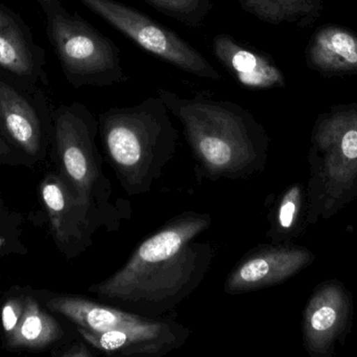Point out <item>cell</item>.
<instances>
[{
    "label": "cell",
    "instance_id": "obj_20",
    "mask_svg": "<svg viewBox=\"0 0 357 357\" xmlns=\"http://www.w3.org/2000/svg\"><path fill=\"white\" fill-rule=\"evenodd\" d=\"M52 356L56 357H94L100 356L89 344L86 343L79 335V339H73L68 343L52 350Z\"/></svg>",
    "mask_w": 357,
    "mask_h": 357
},
{
    "label": "cell",
    "instance_id": "obj_10",
    "mask_svg": "<svg viewBox=\"0 0 357 357\" xmlns=\"http://www.w3.org/2000/svg\"><path fill=\"white\" fill-rule=\"evenodd\" d=\"M38 191L56 249L69 259L85 253L93 245L94 235L102 230L93 216L73 196L56 170L43 176Z\"/></svg>",
    "mask_w": 357,
    "mask_h": 357
},
{
    "label": "cell",
    "instance_id": "obj_15",
    "mask_svg": "<svg viewBox=\"0 0 357 357\" xmlns=\"http://www.w3.org/2000/svg\"><path fill=\"white\" fill-rule=\"evenodd\" d=\"M26 254L22 217L8 207L0 191V258Z\"/></svg>",
    "mask_w": 357,
    "mask_h": 357
},
{
    "label": "cell",
    "instance_id": "obj_8",
    "mask_svg": "<svg viewBox=\"0 0 357 357\" xmlns=\"http://www.w3.org/2000/svg\"><path fill=\"white\" fill-rule=\"evenodd\" d=\"M61 316L48 310L35 289L10 287L0 299V337L10 352L54 350L75 339Z\"/></svg>",
    "mask_w": 357,
    "mask_h": 357
},
{
    "label": "cell",
    "instance_id": "obj_22",
    "mask_svg": "<svg viewBox=\"0 0 357 357\" xmlns=\"http://www.w3.org/2000/svg\"><path fill=\"white\" fill-rule=\"evenodd\" d=\"M342 151L349 159H357V130L350 129L342 138Z\"/></svg>",
    "mask_w": 357,
    "mask_h": 357
},
{
    "label": "cell",
    "instance_id": "obj_5",
    "mask_svg": "<svg viewBox=\"0 0 357 357\" xmlns=\"http://www.w3.org/2000/svg\"><path fill=\"white\" fill-rule=\"evenodd\" d=\"M98 136V119L86 105L73 102L54 109L50 156L56 171L102 230L117 232L123 221L132 217L131 203L113 199V184L102 169L105 159Z\"/></svg>",
    "mask_w": 357,
    "mask_h": 357
},
{
    "label": "cell",
    "instance_id": "obj_18",
    "mask_svg": "<svg viewBox=\"0 0 357 357\" xmlns=\"http://www.w3.org/2000/svg\"><path fill=\"white\" fill-rule=\"evenodd\" d=\"M300 203V191L294 187L282 197L277 213V226L281 231H289L293 228Z\"/></svg>",
    "mask_w": 357,
    "mask_h": 357
},
{
    "label": "cell",
    "instance_id": "obj_16",
    "mask_svg": "<svg viewBox=\"0 0 357 357\" xmlns=\"http://www.w3.org/2000/svg\"><path fill=\"white\" fill-rule=\"evenodd\" d=\"M165 16L189 27H201L212 10L211 0H144Z\"/></svg>",
    "mask_w": 357,
    "mask_h": 357
},
{
    "label": "cell",
    "instance_id": "obj_3",
    "mask_svg": "<svg viewBox=\"0 0 357 357\" xmlns=\"http://www.w3.org/2000/svg\"><path fill=\"white\" fill-rule=\"evenodd\" d=\"M172 117L157 94L98 115L105 161L129 196L150 192L175 156L178 131Z\"/></svg>",
    "mask_w": 357,
    "mask_h": 357
},
{
    "label": "cell",
    "instance_id": "obj_17",
    "mask_svg": "<svg viewBox=\"0 0 357 357\" xmlns=\"http://www.w3.org/2000/svg\"><path fill=\"white\" fill-rule=\"evenodd\" d=\"M248 14L270 23L293 20L307 10V0H237Z\"/></svg>",
    "mask_w": 357,
    "mask_h": 357
},
{
    "label": "cell",
    "instance_id": "obj_2",
    "mask_svg": "<svg viewBox=\"0 0 357 357\" xmlns=\"http://www.w3.org/2000/svg\"><path fill=\"white\" fill-rule=\"evenodd\" d=\"M156 94L180 122L204 177L212 182L245 180L261 171L268 140L247 108L205 92L185 96L159 88Z\"/></svg>",
    "mask_w": 357,
    "mask_h": 357
},
{
    "label": "cell",
    "instance_id": "obj_11",
    "mask_svg": "<svg viewBox=\"0 0 357 357\" xmlns=\"http://www.w3.org/2000/svg\"><path fill=\"white\" fill-rule=\"evenodd\" d=\"M45 52L29 25L0 2V75L25 89L47 86Z\"/></svg>",
    "mask_w": 357,
    "mask_h": 357
},
{
    "label": "cell",
    "instance_id": "obj_4",
    "mask_svg": "<svg viewBox=\"0 0 357 357\" xmlns=\"http://www.w3.org/2000/svg\"><path fill=\"white\" fill-rule=\"evenodd\" d=\"M44 306L66 320L100 354L163 357L180 349L190 329L174 318H149L98 299L35 289Z\"/></svg>",
    "mask_w": 357,
    "mask_h": 357
},
{
    "label": "cell",
    "instance_id": "obj_9",
    "mask_svg": "<svg viewBox=\"0 0 357 357\" xmlns=\"http://www.w3.org/2000/svg\"><path fill=\"white\" fill-rule=\"evenodd\" d=\"M52 113L41 88L25 89L0 75V133L33 165L50 155Z\"/></svg>",
    "mask_w": 357,
    "mask_h": 357
},
{
    "label": "cell",
    "instance_id": "obj_6",
    "mask_svg": "<svg viewBox=\"0 0 357 357\" xmlns=\"http://www.w3.org/2000/svg\"><path fill=\"white\" fill-rule=\"evenodd\" d=\"M45 17L46 35L63 73L75 88L110 87L129 80L121 50L61 0H37Z\"/></svg>",
    "mask_w": 357,
    "mask_h": 357
},
{
    "label": "cell",
    "instance_id": "obj_21",
    "mask_svg": "<svg viewBox=\"0 0 357 357\" xmlns=\"http://www.w3.org/2000/svg\"><path fill=\"white\" fill-rule=\"evenodd\" d=\"M0 165L33 167V163L0 133Z\"/></svg>",
    "mask_w": 357,
    "mask_h": 357
},
{
    "label": "cell",
    "instance_id": "obj_12",
    "mask_svg": "<svg viewBox=\"0 0 357 357\" xmlns=\"http://www.w3.org/2000/svg\"><path fill=\"white\" fill-rule=\"evenodd\" d=\"M303 252L282 247L259 245L248 251L227 275L224 291L238 296L282 282L305 261Z\"/></svg>",
    "mask_w": 357,
    "mask_h": 357
},
{
    "label": "cell",
    "instance_id": "obj_19",
    "mask_svg": "<svg viewBox=\"0 0 357 357\" xmlns=\"http://www.w3.org/2000/svg\"><path fill=\"white\" fill-rule=\"evenodd\" d=\"M337 322V312L333 306H319L310 316V327L316 333H324L331 330Z\"/></svg>",
    "mask_w": 357,
    "mask_h": 357
},
{
    "label": "cell",
    "instance_id": "obj_14",
    "mask_svg": "<svg viewBox=\"0 0 357 357\" xmlns=\"http://www.w3.org/2000/svg\"><path fill=\"white\" fill-rule=\"evenodd\" d=\"M310 59L324 71H357V37L337 27L324 29L316 36Z\"/></svg>",
    "mask_w": 357,
    "mask_h": 357
},
{
    "label": "cell",
    "instance_id": "obj_1",
    "mask_svg": "<svg viewBox=\"0 0 357 357\" xmlns=\"http://www.w3.org/2000/svg\"><path fill=\"white\" fill-rule=\"evenodd\" d=\"M212 222L208 213L174 216L135 247L123 268L88 291L100 301L142 316L172 318L211 268L213 247L197 239Z\"/></svg>",
    "mask_w": 357,
    "mask_h": 357
},
{
    "label": "cell",
    "instance_id": "obj_13",
    "mask_svg": "<svg viewBox=\"0 0 357 357\" xmlns=\"http://www.w3.org/2000/svg\"><path fill=\"white\" fill-rule=\"evenodd\" d=\"M211 46L216 60L243 87L264 90L284 85L282 73L268 57L243 45L229 34L216 35Z\"/></svg>",
    "mask_w": 357,
    "mask_h": 357
},
{
    "label": "cell",
    "instance_id": "obj_7",
    "mask_svg": "<svg viewBox=\"0 0 357 357\" xmlns=\"http://www.w3.org/2000/svg\"><path fill=\"white\" fill-rule=\"evenodd\" d=\"M79 1L153 56L195 77L222 80L215 67L197 48L148 15L119 0Z\"/></svg>",
    "mask_w": 357,
    "mask_h": 357
}]
</instances>
